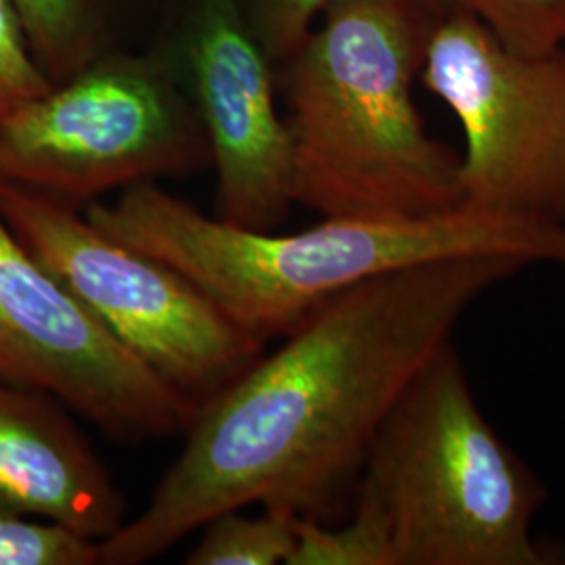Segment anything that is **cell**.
Returning <instances> with one entry per match:
<instances>
[{
  "instance_id": "cell-1",
  "label": "cell",
  "mask_w": 565,
  "mask_h": 565,
  "mask_svg": "<svg viewBox=\"0 0 565 565\" xmlns=\"http://www.w3.org/2000/svg\"><path fill=\"white\" fill-rule=\"evenodd\" d=\"M525 266L503 256L417 264L323 303L198 406L179 459L141 513L99 543V565L147 564L243 507L324 522L359 486L424 364L490 287Z\"/></svg>"
},
{
  "instance_id": "cell-2",
  "label": "cell",
  "mask_w": 565,
  "mask_h": 565,
  "mask_svg": "<svg viewBox=\"0 0 565 565\" xmlns=\"http://www.w3.org/2000/svg\"><path fill=\"white\" fill-rule=\"evenodd\" d=\"M440 11L436 0H340L277 67L294 203L354 221L461 207V156L425 130L413 97Z\"/></svg>"
},
{
  "instance_id": "cell-3",
  "label": "cell",
  "mask_w": 565,
  "mask_h": 565,
  "mask_svg": "<svg viewBox=\"0 0 565 565\" xmlns=\"http://www.w3.org/2000/svg\"><path fill=\"white\" fill-rule=\"evenodd\" d=\"M84 216L105 235L172 266L260 342L285 338L345 289L417 264L503 256L565 266V224L457 207L415 221L323 218L279 235L210 218L193 203L139 182Z\"/></svg>"
},
{
  "instance_id": "cell-4",
  "label": "cell",
  "mask_w": 565,
  "mask_h": 565,
  "mask_svg": "<svg viewBox=\"0 0 565 565\" xmlns=\"http://www.w3.org/2000/svg\"><path fill=\"white\" fill-rule=\"evenodd\" d=\"M359 486L384 509L396 565H539L545 488L501 440L448 342L382 425Z\"/></svg>"
},
{
  "instance_id": "cell-5",
  "label": "cell",
  "mask_w": 565,
  "mask_h": 565,
  "mask_svg": "<svg viewBox=\"0 0 565 565\" xmlns=\"http://www.w3.org/2000/svg\"><path fill=\"white\" fill-rule=\"evenodd\" d=\"M210 166L202 120L160 44L139 53L103 49L0 121V182L76 210Z\"/></svg>"
},
{
  "instance_id": "cell-6",
  "label": "cell",
  "mask_w": 565,
  "mask_h": 565,
  "mask_svg": "<svg viewBox=\"0 0 565 565\" xmlns=\"http://www.w3.org/2000/svg\"><path fill=\"white\" fill-rule=\"evenodd\" d=\"M21 243L137 359L202 404L264 352L179 270L105 235L84 212L0 182Z\"/></svg>"
},
{
  "instance_id": "cell-7",
  "label": "cell",
  "mask_w": 565,
  "mask_h": 565,
  "mask_svg": "<svg viewBox=\"0 0 565 565\" xmlns=\"http://www.w3.org/2000/svg\"><path fill=\"white\" fill-rule=\"evenodd\" d=\"M419 81L463 130L461 207L565 224V46L515 51L443 7Z\"/></svg>"
},
{
  "instance_id": "cell-8",
  "label": "cell",
  "mask_w": 565,
  "mask_h": 565,
  "mask_svg": "<svg viewBox=\"0 0 565 565\" xmlns=\"http://www.w3.org/2000/svg\"><path fill=\"white\" fill-rule=\"evenodd\" d=\"M0 377L51 394L118 443L184 434L200 406L121 345L2 214Z\"/></svg>"
},
{
  "instance_id": "cell-9",
  "label": "cell",
  "mask_w": 565,
  "mask_h": 565,
  "mask_svg": "<svg viewBox=\"0 0 565 565\" xmlns=\"http://www.w3.org/2000/svg\"><path fill=\"white\" fill-rule=\"evenodd\" d=\"M163 53L195 105L216 170V218L275 231L294 205L277 67L239 0H179Z\"/></svg>"
},
{
  "instance_id": "cell-10",
  "label": "cell",
  "mask_w": 565,
  "mask_h": 565,
  "mask_svg": "<svg viewBox=\"0 0 565 565\" xmlns=\"http://www.w3.org/2000/svg\"><path fill=\"white\" fill-rule=\"evenodd\" d=\"M67 411L0 377V511L103 543L126 522V499Z\"/></svg>"
},
{
  "instance_id": "cell-11",
  "label": "cell",
  "mask_w": 565,
  "mask_h": 565,
  "mask_svg": "<svg viewBox=\"0 0 565 565\" xmlns=\"http://www.w3.org/2000/svg\"><path fill=\"white\" fill-rule=\"evenodd\" d=\"M53 84L67 81L105 49L103 0H11Z\"/></svg>"
},
{
  "instance_id": "cell-12",
  "label": "cell",
  "mask_w": 565,
  "mask_h": 565,
  "mask_svg": "<svg viewBox=\"0 0 565 565\" xmlns=\"http://www.w3.org/2000/svg\"><path fill=\"white\" fill-rule=\"evenodd\" d=\"M298 518L282 507H263V515L224 511L203 525L202 541L186 565H287L296 546Z\"/></svg>"
},
{
  "instance_id": "cell-13",
  "label": "cell",
  "mask_w": 565,
  "mask_h": 565,
  "mask_svg": "<svg viewBox=\"0 0 565 565\" xmlns=\"http://www.w3.org/2000/svg\"><path fill=\"white\" fill-rule=\"evenodd\" d=\"M287 565H396L392 530L377 499L359 486L348 524L298 518L296 546Z\"/></svg>"
},
{
  "instance_id": "cell-14",
  "label": "cell",
  "mask_w": 565,
  "mask_h": 565,
  "mask_svg": "<svg viewBox=\"0 0 565 565\" xmlns=\"http://www.w3.org/2000/svg\"><path fill=\"white\" fill-rule=\"evenodd\" d=\"M463 11L515 51L565 46V0H436Z\"/></svg>"
},
{
  "instance_id": "cell-15",
  "label": "cell",
  "mask_w": 565,
  "mask_h": 565,
  "mask_svg": "<svg viewBox=\"0 0 565 565\" xmlns=\"http://www.w3.org/2000/svg\"><path fill=\"white\" fill-rule=\"evenodd\" d=\"M0 565H99V543L55 522L0 511Z\"/></svg>"
},
{
  "instance_id": "cell-16",
  "label": "cell",
  "mask_w": 565,
  "mask_h": 565,
  "mask_svg": "<svg viewBox=\"0 0 565 565\" xmlns=\"http://www.w3.org/2000/svg\"><path fill=\"white\" fill-rule=\"evenodd\" d=\"M51 86L18 9L11 0H0V121Z\"/></svg>"
},
{
  "instance_id": "cell-17",
  "label": "cell",
  "mask_w": 565,
  "mask_h": 565,
  "mask_svg": "<svg viewBox=\"0 0 565 565\" xmlns=\"http://www.w3.org/2000/svg\"><path fill=\"white\" fill-rule=\"evenodd\" d=\"M335 2L340 0H239L275 67L302 46L324 11Z\"/></svg>"
},
{
  "instance_id": "cell-18",
  "label": "cell",
  "mask_w": 565,
  "mask_h": 565,
  "mask_svg": "<svg viewBox=\"0 0 565 565\" xmlns=\"http://www.w3.org/2000/svg\"><path fill=\"white\" fill-rule=\"evenodd\" d=\"M109 2H111L114 7L126 9V7H141V4H147V2H151V0H103V7H105V11L109 9Z\"/></svg>"
}]
</instances>
